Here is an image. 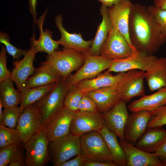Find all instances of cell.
<instances>
[{
    "label": "cell",
    "mask_w": 166,
    "mask_h": 166,
    "mask_svg": "<svg viewBox=\"0 0 166 166\" xmlns=\"http://www.w3.org/2000/svg\"><path fill=\"white\" fill-rule=\"evenodd\" d=\"M129 37L138 51L149 55L156 53L166 42V36L145 6L133 4L129 20Z\"/></svg>",
    "instance_id": "obj_1"
},
{
    "label": "cell",
    "mask_w": 166,
    "mask_h": 166,
    "mask_svg": "<svg viewBox=\"0 0 166 166\" xmlns=\"http://www.w3.org/2000/svg\"><path fill=\"white\" fill-rule=\"evenodd\" d=\"M80 140L81 155L86 160L114 162L107 145L99 132L85 133L80 136Z\"/></svg>",
    "instance_id": "obj_2"
},
{
    "label": "cell",
    "mask_w": 166,
    "mask_h": 166,
    "mask_svg": "<svg viewBox=\"0 0 166 166\" xmlns=\"http://www.w3.org/2000/svg\"><path fill=\"white\" fill-rule=\"evenodd\" d=\"M50 142L44 125L24 144L26 150V164L28 166H43L50 159Z\"/></svg>",
    "instance_id": "obj_3"
},
{
    "label": "cell",
    "mask_w": 166,
    "mask_h": 166,
    "mask_svg": "<svg viewBox=\"0 0 166 166\" xmlns=\"http://www.w3.org/2000/svg\"><path fill=\"white\" fill-rule=\"evenodd\" d=\"M85 54L71 49L64 48L48 55L45 62L52 65L65 80L71 73L83 64Z\"/></svg>",
    "instance_id": "obj_4"
},
{
    "label": "cell",
    "mask_w": 166,
    "mask_h": 166,
    "mask_svg": "<svg viewBox=\"0 0 166 166\" xmlns=\"http://www.w3.org/2000/svg\"><path fill=\"white\" fill-rule=\"evenodd\" d=\"M69 86L63 78L56 83L52 90L34 104L42 115L44 125L57 114L64 106L65 97Z\"/></svg>",
    "instance_id": "obj_5"
},
{
    "label": "cell",
    "mask_w": 166,
    "mask_h": 166,
    "mask_svg": "<svg viewBox=\"0 0 166 166\" xmlns=\"http://www.w3.org/2000/svg\"><path fill=\"white\" fill-rule=\"evenodd\" d=\"M112 60L100 55L86 53L82 66L75 73L70 74L66 79V82L69 87L83 80L94 78L109 68Z\"/></svg>",
    "instance_id": "obj_6"
},
{
    "label": "cell",
    "mask_w": 166,
    "mask_h": 166,
    "mask_svg": "<svg viewBox=\"0 0 166 166\" xmlns=\"http://www.w3.org/2000/svg\"><path fill=\"white\" fill-rule=\"evenodd\" d=\"M49 145V155L54 166H58L71 157L81 155L80 136L71 133L50 142Z\"/></svg>",
    "instance_id": "obj_7"
},
{
    "label": "cell",
    "mask_w": 166,
    "mask_h": 166,
    "mask_svg": "<svg viewBox=\"0 0 166 166\" xmlns=\"http://www.w3.org/2000/svg\"><path fill=\"white\" fill-rule=\"evenodd\" d=\"M44 125L42 115L34 104L26 107L21 113L16 129L23 144L33 136Z\"/></svg>",
    "instance_id": "obj_8"
},
{
    "label": "cell",
    "mask_w": 166,
    "mask_h": 166,
    "mask_svg": "<svg viewBox=\"0 0 166 166\" xmlns=\"http://www.w3.org/2000/svg\"><path fill=\"white\" fill-rule=\"evenodd\" d=\"M145 73L136 69L125 72L116 88L121 100L127 103L135 97L144 95Z\"/></svg>",
    "instance_id": "obj_9"
},
{
    "label": "cell",
    "mask_w": 166,
    "mask_h": 166,
    "mask_svg": "<svg viewBox=\"0 0 166 166\" xmlns=\"http://www.w3.org/2000/svg\"><path fill=\"white\" fill-rule=\"evenodd\" d=\"M133 54L132 49L122 35L112 26L108 37L102 45L100 55L111 59H124Z\"/></svg>",
    "instance_id": "obj_10"
},
{
    "label": "cell",
    "mask_w": 166,
    "mask_h": 166,
    "mask_svg": "<svg viewBox=\"0 0 166 166\" xmlns=\"http://www.w3.org/2000/svg\"><path fill=\"white\" fill-rule=\"evenodd\" d=\"M132 4L129 0H121L108 9L112 26L124 37L132 48L134 54L138 51L131 43L129 31V18Z\"/></svg>",
    "instance_id": "obj_11"
},
{
    "label": "cell",
    "mask_w": 166,
    "mask_h": 166,
    "mask_svg": "<svg viewBox=\"0 0 166 166\" xmlns=\"http://www.w3.org/2000/svg\"><path fill=\"white\" fill-rule=\"evenodd\" d=\"M105 124L102 113L100 112H75L70 126V133L80 136L85 133L99 132Z\"/></svg>",
    "instance_id": "obj_12"
},
{
    "label": "cell",
    "mask_w": 166,
    "mask_h": 166,
    "mask_svg": "<svg viewBox=\"0 0 166 166\" xmlns=\"http://www.w3.org/2000/svg\"><path fill=\"white\" fill-rule=\"evenodd\" d=\"M75 112L64 106L44 126L50 142L70 133V126Z\"/></svg>",
    "instance_id": "obj_13"
},
{
    "label": "cell",
    "mask_w": 166,
    "mask_h": 166,
    "mask_svg": "<svg viewBox=\"0 0 166 166\" xmlns=\"http://www.w3.org/2000/svg\"><path fill=\"white\" fill-rule=\"evenodd\" d=\"M138 51L136 54L125 59L112 60L110 66L106 72L119 73L134 69L147 71L157 57L153 54Z\"/></svg>",
    "instance_id": "obj_14"
},
{
    "label": "cell",
    "mask_w": 166,
    "mask_h": 166,
    "mask_svg": "<svg viewBox=\"0 0 166 166\" xmlns=\"http://www.w3.org/2000/svg\"><path fill=\"white\" fill-rule=\"evenodd\" d=\"M37 52L34 47L31 45L30 48L24 55L22 59L13 61L14 68L11 72L9 78L14 82L20 92L26 88L27 79L36 70L33 63Z\"/></svg>",
    "instance_id": "obj_15"
},
{
    "label": "cell",
    "mask_w": 166,
    "mask_h": 166,
    "mask_svg": "<svg viewBox=\"0 0 166 166\" xmlns=\"http://www.w3.org/2000/svg\"><path fill=\"white\" fill-rule=\"evenodd\" d=\"M155 113V110H142L129 114L124 130L125 140L135 144L147 130L149 121Z\"/></svg>",
    "instance_id": "obj_16"
},
{
    "label": "cell",
    "mask_w": 166,
    "mask_h": 166,
    "mask_svg": "<svg viewBox=\"0 0 166 166\" xmlns=\"http://www.w3.org/2000/svg\"><path fill=\"white\" fill-rule=\"evenodd\" d=\"M126 103L120 100L110 109L102 113L105 125L121 140L125 139L124 130L129 116Z\"/></svg>",
    "instance_id": "obj_17"
},
{
    "label": "cell",
    "mask_w": 166,
    "mask_h": 166,
    "mask_svg": "<svg viewBox=\"0 0 166 166\" xmlns=\"http://www.w3.org/2000/svg\"><path fill=\"white\" fill-rule=\"evenodd\" d=\"M119 142L126 158L127 166H163V164L154 153H149L135 147L126 140Z\"/></svg>",
    "instance_id": "obj_18"
},
{
    "label": "cell",
    "mask_w": 166,
    "mask_h": 166,
    "mask_svg": "<svg viewBox=\"0 0 166 166\" xmlns=\"http://www.w3.org/2000/svg\"><path fill=\"white\" fill-rule=\"evenodd\" d=\"M62 20L61 15L56 16L55 22L61 34L60 39L57 41L59 45L64 48L73 49L85 54L88 53L92 45V40H85L81 33L68 32L63 26Z\"/></svg>",
    "instance_id": "obj_19"
},
{
    "label": "cell",
    "mask_w": 166,
    "mask_h": 166,
    "mask_svg": "<svg viewBox=\"0 0 166 166\" xmlns=\"http://www.w3.org/2000/svg\"><path fill=\"white\" fill-rule=\"evenodd\" d=\"M48 10V8L39 17L36 22L40 33L38 40L36 39L34 32L30 41L31 45L34 47L37 52H44L50 55L54 51L58 49L59 44L57 41H55L52 39V31L48 29L45 31L43 29V23Z\"/></svg>",
    "instance_id": "obj_20"
},
{
    "label": "cell",
    "mask_w": 166,
    "mask_h": 166,
    "mask_svg": "<svg viewBox=\"0 0 166 166\" xmlns=\"http://www.w3.org/2000/svg\"><path fill=\"white\" fill-rule=\"evenodd\" d=\"M62 77L51 65L43 62L36 69L34 73L28 77L26 83V88H33L56 83Z\"/></svg>",
    "instance_id": "obj_21"
},
{
    "label": "cell",
    "mask_w": 166,
    "mask_h": 166,
    "mask_svg": "<svg viewBox=\"0 0 166 166\" xmlns=\"http://www.w3.org/2000/svg\"><path fill=\"white\" fill-rule=\"evenodd\" d=\"M109 73L106 71L94 78L81 81L76 85L83 94L104 87H117L125 72H119L115 75Z\"/></svg>",
    "instance_id": "obj_22"
},
{
    "label": "cell",
    "mask_w": 166,
    "mask_h": 166,
    "mask_svg": "<svg viewBox=\"0 0 166 166\" xmlns=\"http://www.w3.org/2000/svg\"><path fill=\"white\" fill-rule=\"evenodd\" d=\"M166 105V87L157 90L149 95H143L139 99L134 101L128 106L131 112L145 110L152 111Z\"/></svg>",
    "instance_id": "obj_23"
},
{
    "label": "cell",
    "mask_w": 166,
    "mask_h": 166,
    "mask_svg": "<svg viewBox=\"0 0 166 166\" xmlns=\"http://www.w3.org/2000/svg\"><path fill=\"white\" fill-rule=\"evenodd\" d=\"M166 139V129L163 126L147 129L135 144L144 151L153 153Z\"/></svg>",
    "instance_id": "obj_24"
},
{
    "label": "cell",
    "mask_w": 166,
    "mask_h": 166,
    "mask_svg": "<svg viewBox=\"0 0 166 166\" xmlns=\"http://www.w3.org/2000/svg\"><path fill=\"white\" fill-rule=\"evenodd\" d=\"M144 76L151 91L166 87V57H157Z\"/></svg>",
    "instance_id": "obj_25"
},
{
    "label": "cell",
    "mask_w": 166,
    "mask_h": 166,
    "mask_svg": "<svg viewBox=\"0 0 166 166\" xmlns=\"http://www.w3.org/2000/svg\"><path fill=\"white\" fill-rule=\"evenodd\" d=\"M116 88L105 87L84 94L93 100L99 111L103 113L110 109L121 100Z\"/></svg>",
    "instance_id": "obj_26"
},
{
    "label": "cell",
    "mask_w": 166,
    "mask_h": 166,
    "mask_svg": "<svg viewBox=\"0 0 166 166\" xmlns=\"http://www.w3.org/2000/svg\"><path fill=\"white\" fill-rule=\"evenodd\" d=\"M100 11L102 18V21L98 27L96 35L92 40V45L88 53L94 55H100L101 47L106 41L113 26L110 19L108 7L102 5L100 8Z\"/></svg>",
    "instance_id": "obj_27"
},
{
    "label": "cell",
    "mask_w": 166,
    "mask_h": 166,
    "mask_svg": "<svg viewBox=\"0 0 166 166\" xmlns=\"http://www.w3.org/2000/svg\"><path fill=\"white\" fill-rule=\"evenodd\" d=\"M99 132L107 145L114 162L118 166H127L126 155L118 140L117 136L105 125Z\"/></svg>",
    "instance_id": "obj_28"
},
{
    "label": "cell",
    "mask_w": 166,
    "mask_h": 166,
    "mask_svg": "<svg viewBox=\"0 0 166 166\" xmlns=\"http://www.w3.org/2000/svg\"><path fill=\"white\" fill-rule=\"evenodd\" d=\"M56 83L33 88H25L21 93L20 107L21 113L27 106L33 104L48 94Z\"/></svg>",
    "instance_id": "obj_29"
},
{
    "label": "cell",
    "mask_w": 166,
    "mask_h": 166,
    "mask_svg": "<svg viewBox=\"0 0 166 166\" xmlns=\"http://www.w3.org/2000/svg\"><path fill=\"white\" fill-rule=\"evenodd\" d=\"M13 82L9 78L0 82V99L4 109L17 106L20 103L21 93L14 88Z\"/></svg>",
    "instance_id": "obj_30"
},
{
    "label": "cell",
    "mask_w": 166,
    "mask_h": 166,
    "mask_svg": "<svg viewBox=\"0 0 166 166\" xmlns=\"http://www.w3.org/2000/svg\"><path fill=\"white\" fill-rule=\"evenodd\" d=\"M21 144L5 147L0 150V166H7L13 160L22 156Z\"/></svg>",
    "instance_id": "obj_31"
},
{
    "label": "cell",
    "mask_w": 166,
    "mask_h": 166,
    "mask_svg": "<svg viewBox=\"0 0 166 166\" xmlns=\"http://www.w3.org/2000/svg\"><path fill=\"white\" fill-rule=\"evenodd\" d=\"M20 135L16 128L0 124V149L6 146L21 144Z\"/></svg>",
    "instance_id": "obj_32"
},
{
    "label": "cell",
    "mask_w": 166,
    "mask_h": 166,
    "mask_svg": "<svg viewBox=\"0 0 166 166\" xmlns=\"http://www.w3.org/2000/svg\"><path fill=\"white\" fill-rule=\"evenodd\" d=\"M83 95L76 85L70 86L69 87L65 97L64 106L76 112L78 110L79 105Z\"/></svg>",
    "instance_id": "obj_33"
},
{
    "label": "cell",
    "mask_w": 166,
    "mask_h": 166,
    "mask_svg": "<svg viewBox=\"0 0 166 166\" xmlns=\"http://www.w3.org/2000/svg\"><path fill=\"white\" fill-rule=\"evenodd\" d=\"M21 113L18 106L4 109L0 117V124L11 128H16Z\"/></svg>",
    "instance_id": "obj_34"
},
{
    "label": "cell",
    "mask_w": 166,
    "mask_h": 166,
    "mask_svg": "<svg viewBox=\"0 0 166 166\" xmlns=\"http://www.w3.org/2000/svg\"><path fill=\"white\" fill-rule=\"evenodd\" d=\"M10 41L9 36L7 34L0 31V43L5 45L7 52L14 59L18 60L25 54L27 50L21 49L15 47L10 42Z\"/></svg>",
    "instance_id": "obj_35"
},
{
    "label": "cell",
    "mask_w": 166,
    "mask_h": 166,
    "mask_svg": "<svg viewBox=\"0 0 166 166\" xmlns=\"http://www.w3.org/2000/svg\"><path fill=\"white\" fill-rule=\"evenodd\" d=\"M155 111L154 115L149 121L147 129L166 125V105Z\"/></svg>",
    "instance_id": "obj_36"
},
{
    "label": "cell",
    "mask_w": 166,
    "mask_h": 166,
    "mask_svg": "<svg viewBox=\"0 0 166 166\" xmlns=\"http://www.w3.org/2000/svg\"><path fill=\"white\" fill-rule=\"evenodd\" d=\"M148 8L164 34L166 36V10L158 9L153 5Z\"/></svg>",
    "instance_id": "obj_37"
},
{
    "label": "cell",
    "mask_w": 166,
    "mask_h": 166,
    "mask_svg": "<svg viewBox=\"0 0 166 166\" xmlns=\"http://www.w3.org/2000/svg\"><path fill=\"white\" fill-rule=\"evenodd\" d=\"M78 110L81 112H100L93 100L85 94H83L79 103Z\"/></svg>",
    "instance_id": "obj_38"
},
{
    "label": "cell",
    "mask_w": 166,
    "mask_h": 166,
    "mask_svg": "<svg viewBox=\"0 0 166 166\" xmlns=\"http://www.w3.org/2000/svg\"><path fill=\"white\" fill-rule=\"evenodd\" d=\"M6 52L5 45H2L0 52V82L9 78L11 74L7 68Z\"/></svg>",
    "instance_id": "obj_39"
},
{
    "label": "cell",
    "mask_w": 166,
    "mask_h": 166,
    "mask_svg": "<svg viewBox=\"0 0 166 166\" xmlns=\"http://www.w3.org/2000/svg\"><path fill=\"white\" fill-rule=\"evenodd\" d=\"M86 159L81 155L77 156L73 159L65 161L58 166H83Z\"/></svg>",
    "instance_id": "obj_40"
},
{
    "label": "cell",
    "mask_w": 166,
    "mask_h": 166,
    "mask_svg": "<svg viewBox=\"0 0 166 166\" xmlns=\"http://www.w3.org/2000/svg\"><path fill=\"white\" fill-rule=\"evenodd\" d=\"M166 166V139L154 152Z\"/></svg>",
    "instance_id": "obj_41"
},
{
    "label": "cell",
    "mask_w": 166,
    "mask_h": 166,
    "mask_svg": "<svg viewBox=\"0 0 166 166\" xmlns=\"http://www.w3.org/2000/svg\"><path fill=\"white\" fill-rule=\"evenodd\" d=\"M83 166H118L113 161L101 162L86 160L84 163Z\"/></svg>",
    "instance_id": "obj_42"
},
{
    "label": "cell",
    "mask_w": 166,
    "mask_h": 166,
    "mask_svg": "<svg viewBox=\"0 0 166 166\" xmlns=\"http://www.w3.org/2000/svg\"><path fill=\"white\" fill-rule=\"evenodd\" d=\"M37 0H28L29 10L33 17L34 27L35 26V24L37 21L36 18L37 13L36 9L37 4Z\"/></svg>",
    "instance_id": "obj_43"
},
{
    "label": "cell",
    "mask_w": 166,
    "mask_h": 166,
    "mask_svg": "<svg viewBox=\"0 0 166 166\" xmlns=\"http://www.w3.org/2000/svg\"><path fill=\"white\" fill-rule=\"evenodd\" d=\"M26 164L23 156L12 161L9 164V166H23Z\"/></svg>",
    "instance_id": "obj_44"
},
{
    "label": "cell",
    "mask_w": 166,
    "mask_h": 166,
    "mask_svg": "<svg viewBox=\"0 0 166 166\" xmlns=\"http://www.w3.org/2000/svg\"><path fill=\"white\" fill-rule=\"evenodd\" d=\"M153 6L158 9L166 10V0H153Z\"/></svg>",
    "instance_id": "obj_45"
},
{
    "label": "cell",
    "mask_w": 166,
    "mask_h": 166,
    "mask_svg": "<svg viewBox=\"0 0 166 166\" xmlns=\"http://www.w3.org/2000/svg\"><path fill=\"white\" fill-rule=\"evenodd\" d=\"M102 3V5L108 7H110L121 0H98Z\"/></svg>",
    "instance_id": "obj_46"
},
{
    "label": "cell",
    "mask_w": 166,
    "mask_h": 166,
    "mask_svg": "<svg viewBox=\"0 0 166 166\" xmlns=\"http://www.w3.org/2000/svg\"><path fill=\"white\" fill-rule=\"evenodd\" d=\"M3 107V105L1 100L0 99V117L2 116L3 111H2V108Z\"/></svg>",
    "instance_id": "obj_47"
}]
</instances>
